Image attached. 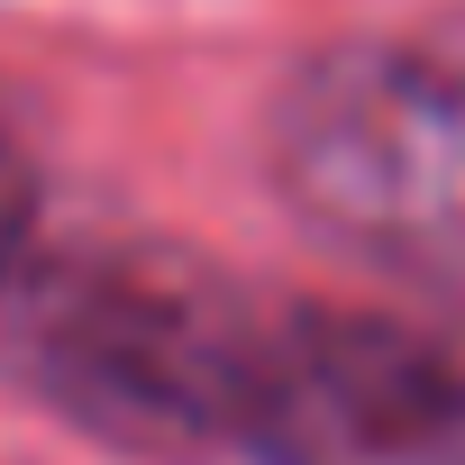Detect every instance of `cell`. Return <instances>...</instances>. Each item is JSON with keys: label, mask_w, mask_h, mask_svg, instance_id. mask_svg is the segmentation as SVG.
<instances>
[{"label": "cell", "mask_w": 465, "mask_h": 465, "mask_svg": "<svg viewBox=\"0 0 465 465\" xmlns=\"http://www.w3.org/2000/svg\"><path fill=\"white\" fill-rule=\"evenodd\" d=\"M274 311L201 247L46 228L0 283V374L137 456L238 447Z\"/></svg>", "instance_id": "1"}, {"label": "cell", "mask_w": 465, "mask_h": 465, "mask_svg": "<svg viewBox=\"0 0 465 465\" xmlns=\"http://www.w3.org/2000/svg\"><path fill=\"white\" fill-rule=\"evenodd\" d=\"M274 183L356 265L465 311V74L347 37L274 92Z\"/></svg>", "instance_id": "2"}, {"label": "cell", "mask_w": 465, "mask_h": 465, "mask_svg": "<svg viewBox=\"0 0 465 465\" xmlns=\"http://www.w3.org/2000/svg\"><path fill=\"white\" fill-rule=\"evenodd\" d=\"M238 447L256 465H465V347L383 311L283 302Z\"/></svg>", "instance_id": "3"}, {"label": "cell", "mask_w": 465, "mask_h": 465, "mask_svg": "<svg viewBox=\"0 0 465 465\" xmlns=\"http://www.w3.org/2000/svg\"><path fill=\"white\" fill-rule=\"evenodd\" d=\"M46 238L37 219V155H28V128L0 110V283H10V265Z\"/></svg>", "instance_id": "4"}]
</instances>
